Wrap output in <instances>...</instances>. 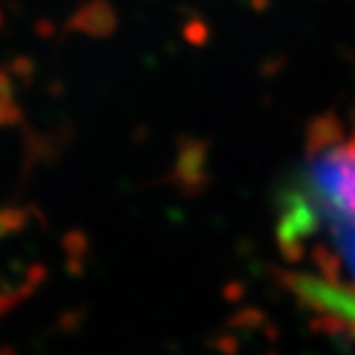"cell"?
I'll return each instance as SVG.
<instances>
[{
	"label": "cell",
	"instance_id": "obj_1",
	"mask_svg": "<svg viewBox=\"0 0 355 355\" xmlns=\"http://www.w3.org/2000/svg\"><path fill=\"white\" fill-rule=\"evenodd\" d=\"M278 236L289 248L315 236L355 230V129L336 120L313 126L306 161L281 199Z\"/></svg>",
	"mask_w": 355,
	"mask_h": 355
},
{
	"label": "cell",
	"instance_id": "obj_2",
	"mask_svg": "<svg viewBox=\"0 0 355 355\" xmlns=\"http://www.w3.org/2000/svg\"><path fill=\"white\" fill-rule=\"evenodd\" d=\"M293 289L315 311L323 313L325 317L340 323L355 334V291L319 281V278L306 274L293 276Z\"/></svg>",
	"mask_w": 355,
	"mask_h": 355
}]
</instances>
